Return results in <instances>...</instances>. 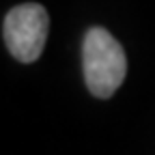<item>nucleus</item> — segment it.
<instances>
[{"label": "nucleus", "instance_id": "nucleus-2", "mask_svg": "<svg viewBox=\"0 0 155 155\" xmlns=\"http://www.w3.org/2000/svg\"><path fill=\"white\" fill-rule=\"evenodd\" d=\"M48 11L37 5L26 2L13 7L5 17V43L19 63H35L41 56L48 39Z\"/></svg>", "mask_w": 155, "mask_h": 155}, {"label": "nucleus", "instance_id": "nucleus-1", "mask_svg": "<svg viewBox=\"0 0 155 155\" xmlns=\"http://www.w3.org/2000/svg\"><path fill=\"white\" fill-rule=\"evenodd\" d=\"M82 65L86 86L99 99L112 97L123 84L127 73V58L121 43L106 28L99 26L91 28L84 37Z\"/></svg>", "mask_w": 155, "mask_h": 155}]
</instances>
